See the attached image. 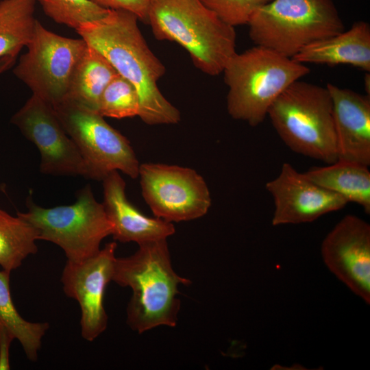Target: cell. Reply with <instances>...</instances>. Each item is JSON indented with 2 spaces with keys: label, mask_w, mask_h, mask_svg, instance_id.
Segmentation results:
<instances>
[{
  "label": "cell",
  "mask_w": 370,
  "mask_h": 370,
  "mask_svg": "<svg viewBox=\"0 0 370 370\" xmlns=\"http://www.w3.org/2000/svg\"><path fill=\"white\" fill-rule=\"evenodd\" d=\"M304 174L316 184L360 206L370 213V171L368 166L337 160L323 166H313Z\"/></svg>",
  "instance_id": "19"
},
{
  "label": "cell",
  "mask_w": 370,
  "mask_h": 370,
  "mask_svg": "<svg viewBox=\"0 0 370 370\" xmlns=\"http://www.w3.org/2000/svg\"><path fill=\"white\" fill-rule=\"evenodd\" d=\"M142 195L156 217L168 222L196 219L211 206L206 182L188 167L160 163L140 164Z\"/></svg>",
  "instance_id": "10"
},
{
  "label": "cell",
  "mask_w": 370,
  "mask_h": 370,
  "mask_svg": "<svg viewBox=\"0 0 370 370\" xmlns=\"http://www.w3.org/2000/svg\"><path fill=\"white\" fill-rule=\"evenodd\" d=\"M116 249V242L107 243L97 254L82 262L67 260L62 271L63 291L79 305L81 335L87 341L96 339L108 325L103 298L112 279Z\"/></svg>",
  "instance_id": "12"
},
{
  "label": "cell",
  "mask_w": 370,
  "mask_h": 370,
  "mask_svg": "<svg viewBox=\"0 0 370 370\" xmlns=\"http://www.w3.org/2000/svg\"><path fill=\"white\" fill-rule=\"evenodd\" d=\"M118 74L101 53L87 45L72 75L65 100L97 112L103 90Z\"/></svg>",
  "instance_id": "20"
},
{
  "label": "cell",
  "mask_w": 370,
  "mask_h": 370,
  "mask_svg": "<svg viewBox=\"0 0 370 370\" xmlns=\"http://www.w3.org/2000/svg\"><path fill=\"white\" fill-rule=\"evenodd\" d=\"M11 121L38 148L42 173L92 180L88 164L51 105L32 95Z\"/></svg>",
  "instance_id": "11"
},
{
  "label": "cell",
  "mask_w": 370,
  "mask_h": 370,
  "mask_svg": "<svg viewBox=\"0 0 370 370\" xmlns=\"http://www.w3.org/2000/svg\"><path fill=\"white\" fill-rule=\"evenodd\" d=\"M369 84H370V75H369V73H366L365 77V87L367 92V95L368 94V95H369V92H370Z\"/></svg>",
  "instance_id": "28"
},
{
  "label": "cell",
  "mask_w": 370,
  "mask_h": 370,
  "mask_svg": "<svg viewBox=\"0 0 370 370\" xmlns=\"http://www.w3.org/2000/svg\"><path fill=\"white\" fill-rule=\"evenodd\" d=\"M17 56L10 55L0 58V75L15 65Z\"/></svg>",
  "instance_id": "27"
},
{
  "label": "cell",
  "mask_w": 370,
  "mask_h": 370,
  "mask_svg": "<svg viewBox=\"0 0 370 370\" xmlns=\"http://www.w3.org/2000/svg\"><path fill=\"white\" fill-rule=\"evenodd\" d=\"M272 0H201L221 21L232 27L247 25L254 12Z\"/></svg>",
  "instance_id": "25"
},
{
  "label": "cell",
  "mask_w": 370,
  "mask_h": 370,
  "mask_svg": "<svg viewBox=\"0 0 370 370\" xmlns=\"http://www.w3.org/2000/svg\"><path fill=\"white\" fill-rule=\"evenodd\" d=\"M138 20L131 12L110 10L103 18L75 31L135 87L140 103L138 116L144 123L151 125L176 124L180 121V112L158 86L165 67L147 45Z\"/></svg>",
  "instance_id": "1"
},
{
  "label": "cell",
  "mask_w": 370,
  "mask_h": 370,
  "mask_svg": "<svg viewBox=\"0 0 370 370\" xmlns=\"http://www.w3.org/2000/svg\"><path fill=\"white\" fill-rule=\"evenodd\" d=\"M139 98L135 87L118 74L103 90L97 112L103 117L124 119L138 116Z\"/></svg>",
  "instance_id": "24"
},
{
  "label": "cell",
  "mask_w": 370,
  "mask_h": 370,
  "mask_svg": "<svg viewBox=\"0 0 370 370\" xmlns=\"http://www.w3.org/2000/svg\"><path fill=\"white\" fill-rule=\"evenodd\" d=\"M138 246L130 256L116 258L112 279L132 290L127 323L138 333L160 325L175 327L180 308L178 286L190 281L173 270L166 239Z\"/></svg>",
  "instance_id": "2"
},
{
  "label": "cell",
  "mask_w": 370,
  "mask_h": 370,
  "mask_svg": "<svg viewBox=\"0 0 370 370\" xmlns=\"http://www.w3.org/2000/svg\"><path fill=\"white\" fill-rule=\"evenodd\" d=\"M321 254L330 272L369 304V224L357 216H345L324 238Z\"/></svg>",
  "instance_id": "13"
},
{
  "label": "cell",
  "mask_w": 370,
  "mask_h": 370,
  "mask_svg": "<svg viewBox=\"0 0 370 370\" xmlns=\"http://www.w3.org/2000/svg\"><path fill=\"white\" fill-rule=\"evenodd\" d=\"M95 4L110 10H124L134 13L138 20L147 23L150 0H90Z\"/></svg>",
  "instance_id": "26"
},
{
  "label": "cell",
  "mask_w": 370,
  "mask_h": 370,
  "mask_svg": "<svg viewBox=\"0 0 370 370\" xmlns=\"http://www.w3.org/2000/svg\"><path fill=\"white\" fill-rule=\"evenodd\" d=\"M53 108L88 164L92 180L102 181L114 171L132 179L138 177L140 164L130 141L97 111L66 100Z\"/></svg>",
  "instance_id": "9"
},
{
  "label": "cell",
  "mask_w": 370,
  "mask_h": 370,
  "mask_svg": "<svg viewBox=\"0 0 370 370\" xmlns=\"http://www.w3.org/2000/svg\"><path fill=\"white\" fill-rule=\"evenodd\" d=\"M13 73L52 107L64 101L75 66L87 47L84 39L71 38L46 29L36 20L33 36Z\"/></svg>",
  "instance_id": "8"
},
{
  "label": "cell",
  "mask_w": 370,
  "mask_h": 370,
  "mask_svg": "<svg viewBox=\"0 0 370 370\" xmlns=\"http://www.w3.org/2000/svg\"><path fill=\"white\" fill-rule=\"evenodd\" d=\"M223 73L228 87V114L255 127L264 121L275 99L310 69L305 64L256 45L236 53Z\"/></svg>",
  "instance_id": "4"
},
{
  "label": "cell",
  "mask_w": 370,
  "mask_h": 370,
  "mask_svg": "<svg viewBox=\"0 0 370 370\" xmlns=\"http://www.w3.org/2000/svg\"><path fill=\"white\" fill-rule=\"evenodd\" d=\"M45 14L56 23L77 30L81 26L99 20L110 11L90 0H35Z\"/></svg>",
  "instance_id": "23"
},
{
  "label": "cell",
  "mask_w": 370,
  "mask_h": 370,
  "mask_svg": "<svg viewBox=\"0 0 370 370\" xmlns=\"http://www.w3.org/2000/svg\"><path fill=\"white\" fill-rule=\"evenodd\" d=\"M27 207V212L16 215L36 229L38 240L57 245L71 262H82L97 254L101 241L112 234L103 205L95 199L89 185L78 191L71 205L43 208L29 197Z\"/></svg>",
  "instance_id": "7"
},
{
  "label": "cell",
  "mask_w": 370,
  "mask_h": 370,
  "mask_svg": "<svg viewBox=\"0 0 370 370\" xmlns=\"http://www.w3.org/2000/svg\"><path fill=\"white\" fill-rule=\"evenodd\" d=\"M271 195L274 226L314 221L343 208L347 201L341 195L312 182L290 163L284 162L279 175L266 184Z\"/></svg>",
  "instance_id": "14"
},
{
  "label": "cell",
  "mask_w": 370,
  "mask_h": 370,
  "mask_svg": "<svg viewBox=\"0 0 370 370\" xmlns=\"http://www.w3.org/2000/svg\"><path fill=\"white\" fill-rule=\"evenodd\" d=\"M306 64H349L370 71V25L363 21L334 36L313 42L292 58Z\"/></svg>",
  "instance_id": "17"
},
{
  "label": "cell",
  "mask_w": 370,
  "mask_h": 370,
  "mask_svg": "<svg viewBox=\"0 0 370 370\" xmlns=\"http://www.w3.org/2000/svg\"><path fill=\"white\" fill-rule=\"evenodd\" d=\"M247 25L256 45L291 58L345 30L332 0H272L256 10Z\"/></svg>",
  "instance_id": "6"
},
{
  "label": "cell",
  "mask_w": 370,
  "mask_h": 370,
  "mask_svg": "<svg viewBox=\"0 0 370 370\" xmlns=\"http://www.w3.org/2000/svg\"><path fill=\"white\" fill-rule=\"evenodd\" d=\"M338 160L370 165V96L328 83Z\"/></svg>",
  "instance_id": "15"
},
{
  "label": "cell",
  "mask_w": 370,
  "mask_h": 370,
  "mask_svg": "<svg viewBox=\"0 0 370 370\" xmlns=\"http://www.w3.org/2000/svg\"><path fill=\"white\" fill-rule=\"evenodd\" d=\"M38 232L25 220L0 208V266L12 272L29 255L36 254Z\"/></svg>",
  "instance_id": "22"
},
{
  "label": "cell",
  "mask_w": 370,
  "mask_h": 370,
  "mask_svg": "<svg viewBox=\"0 0 370 370\" xmlns=\"http://www.w3.org/2000/svg\"><path fill=\"white\" fill-rule=\"evenodd\" d=\"M10 276V272L0 270V369H10L9 349L15 339L27 358L36 362L42 338L49 328L47 322H30L21 316L12 299Z\"/></svg>",
  "instance_id": "18"
},
{
  "label": "cell",
  "mask_w": 370,
  "mask_h": 370,
  "mask_svg": "<svg viewBox=\"0 0 370 370\" xmlns=\"http://www.w3.org/2000/svg\"><path fill=\"white\" fill-rule=\"evenodd\" d=\"M35 0L0 1V58L18 56L34 31Z\"/></svg>",
  "instance_id": "21"
},
{
  "label": "cell",
  "mask_w": 370,
  "mask_h": 370,
  "mask_svg": "<svg viewBox=\"0 0 370 370\" xmlns=\"http://www.w3.org/2000/svg\"><path fill=\"white\" fill-rule=\"evenodd\" d=\"M267 116L295 153L326 164L338 160L332 100L326 86L297 80L275 99Z\"/></svg>",
  "instance_id": "5"
},
{
  "label": "cell",
  "mask_w": 370,
  "mask_h": 370,
  "mask_svg": "<svg viewBox=\"0 0 370 370\" xmlns=\"http://www.w3.org/2000/svg\"><path fill=\"white\" fill-rule=\"evenodd\" d=\"M147 23L156 39L180 45L195 66L209 75L223 73L236 53L234 27L201 0H150Z\"/></svg>",
  "instance_id": "3"
},
{
  "label": "cell",
  "mask_w": 370,
  "mask_h": 370,
  "mask_svg": "<svg viewBox=\"0 0 370 370\" xmlns=\"http://www.w3.org/2000/svg\"><path fill=\"white\" fill-rule=\"evenodd\" d=\"M102 182V204L112 223L114 240L121 243L135 242L139 245L167 239L175 233L172 223L145 215L127 199L125 182L118 171L111 172Z\"/></svg>",
  "instance_id": "16"
}]
</instances>
